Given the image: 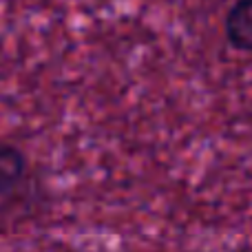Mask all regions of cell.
I'll list each match as a JSON object with an SVG mask.
<instances>
[{"label": "cell", "mask_w": 252, "mask_h": 252, "mask_svg": "<svg viewBox=\"0 0 252 252\" xmlns=\"http://www.w3.org/2000/svg\"><path fill=\"white\" fill-rule=\"evenodd\" d=\"M223 31L232 49L252 53V0H235L228 9Z\"/></svg>", "instance_id": "cell-2"}, {"label": "cell", "mask_w": 252, "mask_h": 252, "mask_svg": "<svg viewBox=\"0 0 252 252\" xmlns=\"http://www.w3.org/2000/svg\"><path fill=\"white\" fill-rule=\"evenodd\" d=\"M29 177V159L16 144L0 142V199H9Z\"/></svg>", "instance_id": "cell-1"}]
</instances>
